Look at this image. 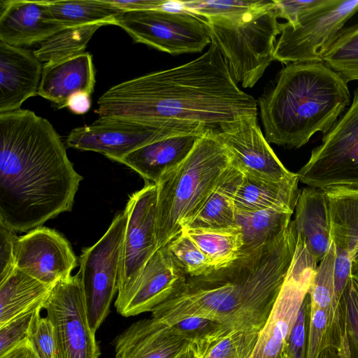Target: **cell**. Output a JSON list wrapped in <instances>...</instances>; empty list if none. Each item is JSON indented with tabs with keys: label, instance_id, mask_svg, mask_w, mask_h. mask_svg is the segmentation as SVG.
<instances>
[{
	"label": "cell",
	"instance_id": "6da1fadb",
	"mask_svg": "<svg viewBox=\"0 0 358 358\" xmlns=\"http://www.w3.org/2000/svg\"><path fill=\"white\" fill-rule=\"evenodd\" d=\"M97 106L94 113L99 117L183 127L213 137L257 112V101L239 88L212 40L194 60L113 86Z\"/></svg>",
	"mask_w": 358,
	"mask_h": 358
},
{
	"label": "cell",
	"instance_id": "7a4b0ae2",
	"mask_svg": "<svg viewBox=\"0 0 358 358\" xmlns=\"http://www.w3.org/2000/svg\"><path fill=\"white\" fill-rule=\"evenodd\" d=\"M83 178L46 119L27 109L0 113V221L17 232L70 212Z\"/></svg>",
	"mask_w": 358,
	"mask_h": 358
},
{
	"label": "cell",
	"instance_id": "3957f363",
	"mask_svg": "<svg viewBox=\"0 0 358 358\" xmlns=\"http://www.w3.org/2000/svg\"><path fill=\"white\" fill-rule=\"evenodd\" d=\"M297 239L292 220L274 239L242 252L227 266L188 277L182 289L157 306L151 317L169 326L203 317L230 329L259 332L287 275Z\"/></svg>",
	"mask_w": 358,
	"mask_h": 358
},
{
	"label": "cell",
	"instance_id": "277c9868",
	"mask_svg": "<svg viewBox=\"0 0 358 358\" xmlns=\"http://www.w3.org/2000/svg\"><path fill=\"white\" fill-rule=\"evenodd\" d=\"M348 83L322 62L287 64L257 101L266 141L299 148L326 134L350 103Z\"/></svg>",
	"mask_w": 358,
	"mask_h": 358
},
{
	"label": "cell",
	"instance_id": "5b68a950",
	"mask_svg": "<svg viewBox=\"0 0 358 358\" xmlns=\"http://www.w3.org/2000/svg\"><path fill=\"white\" fill-rule=\"evenodd\" d=\"M230 159L210 136H201L187 158L157 184V249L180 234L213 189Z\"/></svg>",
	"mask_w": 358,
	"mask_h": 358
},
{
	"label": "cell",
	"instance_id": "8992f818",
	"mask_svg": "<svg viewBox=\"0 0 358 358\" xmlns=\"http://www.w3.org/2000/svg\"><path fill=\"white\" fill-rule=\"evenodd\" d=\"M275 0L245 13L205 19L211 30V40L226 59L236 82L252 87L274 60L276 36L280 34Z\"/></svg>",
	"mask_w": 358,
	"mask_h": 358
},
{
	"label": "cell",
	"instance_id": "52a82bcc",
	"mask_svg": "<svg viewBox=\"0 0 358 358\" xmlns=\"http://www.w3.org/2000/svg\"><path fill=\"white\" fill-rule=\"evenodd\" d=\"M296 174L299 182L310 187L358 189V87L350 106L324 134Z\"/></svg>",
	"mask_w": 358,
	"mask_h": 358
},
{
	"label": "cell",
	"instance_id": "ba28073f",
	"mask_svg": "<svg viewBox=\"0 0 358 358\" xmlns=\"http://www.w3.org/2000/svg\"><path fill=\"white\" fill-rule=\"evenodd\" d=\"M135 43L172 55L201 52L211 42L208 22L184 11L165 9L123 11L115 24Z\"/></svg>",
	"mask_w": 358,
	"mask_h": 358
},
{
	"label": "cell",
	"instance_id": "9c48e42d",
	"mask_svg": "<svg viewBox=\"0 0 358 358\" xmlns=\"http://www.w3.org/2000/svg\"><path fill=\"white\" fill-rule=\"evenodd\" d=\"M127 214H117L103 236L85 248L79 257V275L85 300L88 320L96 333L110 313L117 292L121 248Z\"/></svg>",
	"mask_w": 358,
	"mask_h": 358
},
{
	"label": "cell",
	"instance_id": "30bf717a",
	"mask_svg": "<svg viewBox=\"0 0 358 358\" xmlns=\"http://www.w3.org/2000/svg\"><path fill=\"white\" fill-rule=\"evenodd\" d=\"M357 12L358 0H329L294 25L281 23L274 60L286 65L322 62L346 22Z\"/></svg>",
	"mask_w": 358,
	"mask_h": 358
},
{
	"label": "cell",
	"instance_id": "8fae6325",
	"mask_svg": "<svg viewBox=\"0 0 358 358\" xmlns=\"http://www.w3.org/2000/svg\"><path fill=\"white\" fill-rule=\"evenodd\" d=\"M43 309L53 327L55 358H99L100 350L88 320L78 273L51 287Z\"/></svg>",
	"mask_w": 358,
	"mask_h": 358
},
{
	"label": "cell",
	"instance_id": "7c38bea8",
	"mask_svg": "<svg viewBox=\"0 0 358 358\" xmlns=\"http://www.w3.org/2000/svg\"><path fill=\"white\" fill-rule=\"evenodd\" d=\"M317 264L305 239L298 234L292 262L268 319L259 333L251 358H280L308 294Z\"/></svg>",
	"mask_w": 358,
	"mask_h": 358
},
{
	"label": "cell",
	"instance_id": "4fadbf2b",
	"mask_svg": "<svg viewBox=\"0 0 358 358\" xmlns=\"http://www.w3.org/2000/svg\"><path fill=\"white\" fill-rule=\"evenodd\" d=\"M182 134L202 136L183 127L117 117H99L90 125L72 129L66 143L69 148L99 152L120 162L124 157L145 145Z\"/></svg>",
	"mask_w": 358,
	"mask_h": 358
},
{
	"label": "cell",
	"instance_id": "5bb4252c",
	"mask_svg": "<svg viewBox=\"0 0 358 358\" xmlns=\"http://www.w3.org/2000/svg\"><path fill=\"white\" fill-rule=\"evenodd\" d=\"M157 185L145 182L130 195L124 210L127 222L121 248L117 296L134 283L158 250L156 241Z\"/></svg>",
	"mask_w": 358,
	"mask_h": 358
},
{
	"label": "cell",
	"instance_id": "9a60e30c",
	"mask_svg": "<svg viewBox=\"0 0 358 358\" xmlns=\"http://www.w3.org/2000/svg\"><path fill=\"white\" fill-rule=\"evenodd\" d=\"M187 278L167 247L161 248L150 257L131 287L117 296L116 310L124 317L152 312L179 293Z\"/></svg>",
	"mask_w": 358,
	"mask_h": 358
},
{
	"label": "cell",
	"instance_id": "2e32d148",
	"mask_svg": "<svg viewBox=\"0 0 358 358\" xmlns=\"http://www.w3.org/2000/svg\"><path fill=\"white\" fill-rule=\"evenodd\" d=\"M15 259L17 268L48 286L71 275L78 265L69 241L45 227L18 237Z\"/></svg>",
	"mask_w": 358,
	"mask_h": 358
},
{
	"label": "cell",
	"instance_id": "e0dca14e",
	"mask_svg": "<svg viewBox=\"0 0 358 358\" xmlns=\"http://www.w3.org/2000/svg\"><path fill=\"white\" fill-rule=\"evenodd\" d=\"M214 138L225 148L230 164L245 177L280 181L296 175L275 155L258 125L257 116L243 120L234 129Z\"/></svg>",
	"mask_w": 358,
	"mask_h": 358
},
{
	"label": "cell",
	"instance_id": "ac0fdd59",
	"mask_svg": "<svg viewBox=\"0 0 358 358\" xmlns=\"http://www.w3.org/2000/svg\"><path fill=\"white\" fill-rule=\"evenodd\" d=\"M324 190L328 200L331 240L335 248V299L341 308L358 243V189L331 187Z\"/></svg>",
	"mask_w": 358,
	"mask_h": 358
},
{
	"label": "cell",
	"instance_id": "d6986e66",
	"mask_svg": "<svg viewBox=\"0 0 358 358\" xmlns=\"http://www.w3.org/2000/svg\"><path fill=\"white\" fill-rule=\"evenodd\" d=\"M192 344L153 317L131 324L115 341V358H180Z\"/></svg>",
	"mask_w": 358,
	"mask_h": 358
},
{
	"label": "cell",
	"instance_id": "ffe728a7",
	"mask_svg": "<svg viewBox=\"0 0 358 358\" xmlns=\"http://www.w3.org/2000/svg\"><path fill=\"white\" fill-rule=\"evenodd\" d=\"M43 66L34 52L0 41V113L38 94Z\"/></svg>",
	"mask_w": 358,
	"mask_h": 358
},
{
	"label": "cell",
	"instance_id": "44dd1931",
	"mask_svg": "<svg viewBox=\"0 0 358 358\" xmlns=\"http://www.w3.org/2000/svg\"><path fill=\"white\" fill-rule=\"evenodd\" d=\"M65 29L51 19L45 0L0 2V41L16 47L29 46Z\"/></svg>",
	"mask_w": 358,
	"mask_h": 358
},
{
	"label": "cell",
	"instance_id": "7402d4cb",
	"mask_svg": "<svg viewBox=\"0 0 358 358\" xmlns=\"http://www.w3.org/2000/svg\"><path fill=\"white\" fill-rule=\"evenodd\" d=\"M96 70L89 52L43 66L38 95L50 101L57 108L66 107L69 99L83 92L92 95L96 83Z\"/></svg>",
	"mask_w": 358,
	"mask_h": 358
},
{
	"label": "cell",
	"instance_id": "603a6c76",
	"mask_svg": "<svg viewBox=\"0 0 358 358\" xmlns=\"http://www.w3.org/2000/svg\"><path fill=\"white\" fill-rule=\"evenodd\" d=\"M201 136L182 134L165 138L131 152L120 163L141 175L145 182L157 184L187 158Z\"/></svg>",
	"mask_w": 358,
	"mask_h": 358
},
{
	"label": "cell",
	"instance_id": "cb8c5ba5",
	"mask_svg": "<svg viewBox=\"0 0 358 358\" xmlns=\"http://www.w3.org/2000/svg\"><path fill=\"white\" fill-rule=\"evenodd\" d=\"M293 221L297 234L303 237L309 250L319 263L326 256L331 244L325 191L310 187L302 189Z\"/></svg>",
	"mask_w": 358,
	"mask_h": 358
},
{
	"label": "cell",
	"instance_id": "d4e9b609",
	"mask_svg": "<svg viewBox=\"0 0 358 358\" xmlns=\"http://www.w3.org/2000/svg\"><path fill=\"white\" fill-rule=\"evenodd\" d=\"M243 179V173L230 164L200 210L183 229H239L235 196Z\"/></svg>",
	"mask_w": 358,
	"mask_h": 358
},
{
	"label": "cell",
	"instance_id": "484cf974",
	"mask_svg": "<svg viewBox=\"0 0 358 358\" xmlns=\"http://www.w3.org/2000/svg\"><path fill=\"white\" fill-rule=\"evenodd\" d=\"M296 175L280 181L243 176L235 196L236 212L271 209L292 213L301 192Z\"/></svg>",
	"mask_w": 358,
	"mask_h": 358
},
{
	"label": "cell",
	"instance_id": "4316f807",
	"mask_svg": "<svg viewBox=\"0 0 358 358\" xmlns=\"http://www.w3.org/2000/svg\"><path fill=\"white\" fill-rule=\"evenodd\" d=\"M335 248L331 242L326 256L319 262L310 286L308 296L311 308L327 311L329 315V348L337 350L345 333V321L337 310L334 290Z\"/></svg>",
	"mask_w": 358,
	"mask_h": 358
},
{
	"label": "cell",
	"instance_id": "83f0119b",
	"mask_svg": "<svg viewBox=\"0 0 358 358\" xmlns=\"http://www.w3.org/2000/svg\"><path fill=\"white\" fill-rule=\"evenodd\" d=\"M52 286L15 268L0 282V327L41 304Z\"/></svg>",
	"mask_w": 358,
	"mask_h": 358
},
{
	"label": "cell",
	"instance_id": "f1b7e54d",
	"mask_svg": "<svg viewBox=\"0 0 358 358\" xmlns=\"http://www.w3.org/2000/svg\"><path fill=\"white\" fill-rule=\"evenodd\" d=\"M45 3L51 19L65 28L115 24L117 17L124 11L108 0H45Z\"/></svg>",
	"mask_w": 358,
	"mask_h": 358
},
{
	"label": "cell",
	"instance_id": "f546056e",
	"mask_svg": "<svg viewBox=\"0 0 358 358\" xmlns=\"http://www.w3.org/2000/svg\"><path fill=\"white\" fill-rule=\"evenodd\" d=\"M259 333L224 326L194 343L192 350L195 358H251Z\"/></svg>",
	"mask_w": 358,
	"mask_h": 358
},
{
	"label": "cell",
	"instance_id": "4dcf8cb0",
	"mask_svg": "<svg viewBox=\"0 0 358 358\" xmlns=\"http://www.w3.org/2000/svg\"><path fill=\"white\" fill-rule=\"evenodd\" d=\"M292 215L271 209L236 212V222L243 240L241 253L253 250L280 235L291 222Z\"/></svg>",
	"mask_w": 358,
	"mask_h": 358
},
{
	"label": "cell",
	"instance_id": "1f68e13d",
	"mask_svg": "<svg viewBox=\"0 0 358 358\" xmlns=\"http://www.w3.org/2000/svg\"><path fill=\"white\" fill-rule=\"evenodd\" d=\"M210 260L214 269L231 264L241 254L243 235L239 229H183Z\"/></svg>",
	"mask_w": 358,
	"mask_h": 358
},
{
	"label": "cell",
	"instance_id": "d6a6232c",
	"mask_svg": "<svg viewBox=\"0 0 358 358\" xmlns=\"http://www.w3.org/2000/svg\"><path fill=\"white\" fill-rule=\"evenodd\" d=\"M102 24H94L63 29L41 43L34 51L41 62L52 63L85 52L90 40Z\"/></svg>",
	"mask_w": 358,
	"mask_h": 358
},
{
	"label": "cell",
	"instance_id": "836d02e7",
	"mask_svg": "<svg viewBox=\"0 0 358 358\" xmlns=\"http://www.w3.org/2000/svg\"><path fill=\"white\" fill-rule=\"evenodd\" d=\"M322 62L348 83L358 80V22L342 30Z\"/></svg>",
	"mask_w": 358,
	"mask_h": 358
},
{
	"label": "cell",
	"instance_id": "e575fe53",
	"mask_svg": "<svg viewBox=\"0 0 358 358\" xmlns=\"http://www.w3.org/2000/svg\"><path fill=\"white\" fill-rule=\"evenodd\" d=\"M166 247L174 261L188 277L205 275L214 269L209 258L183 231Z\"/></svg>",
	"mask_w": 358,
	"mask_h": 358
},
{
	"label": "cell",
	"instance_id": "d590c367",
	"mask_svg": "<svg viewBox=\"0 0 358 358\" xmlns=\"http://www.w3.org/2000/svg\"><path fill=\"white\" fill-rule=\"evenodd\" d=\"M265 0L178 1L181 11L206 19L210 17H231L245 13L264 3Z\"/></svg>",
	"mask_w": 358,
	"mask_h": 358
},
{
	"label": "cell",
	"instance_id": "8d00e7d4",
	"mask_svg": "<svg viewBox=\"0 0 358 358\" xmlns=\"http://www.w3.org/2000/svg\"><path fill=\"white\" fill-rule=\"evenodd\" d=\"M345 334L350 358H358V282L350 278L344 293Z\"/></svg>",
	"mask_w": 358,
	"mask_h": 358
},
{
	"label": "cell",
	"instance_id": "74e56055",
	"mask_svg": "<svg viewBox=\"0 0 358 358\" xmlns=\"http://www.w3.org/2000/svg\"><path fill=\"white\" fill-rule=\"evenodd\" d=\"M328 326L327 311L310 308L306 358H321L329 348Z\"/></svg>",
	"mask_w": 358,
	"mask_h": 358
},
{
	"label": "cell",
	"instance_id": "f35d334b",
	"mask_svg": "<svg viewBox=\"0 0 358 358\" xmlns=\"http://www.w3.org/2000/svg\"><path fill=\"white\" fill-rule=\"evenodd\" d=\"M42 306L33 318L27 339L40 358H55V341L52 325L49 319L41 315Z\"/></svg>",
	"mask_w": 358,
	"mask_h": 358
},
{
	"label": "cell",
	"instance_id": "ab89813d",
	"mask_svg": "<svg viewBox=\"0 0 358 358\" xmlns=\"http://www.w3.org/2000/svg\"><path fill=\"white\" fill-rule=\"evenodd\" d=\"M310 310V298L308 294L283 348L282 352L288 358H306Z\"/></svg>",
	"mask_w": 358,
	"mask_h": 358
},
{
	"label": "cell",
	"instance_id": "60d3db41",
	"mask_svg": "<svg viewBox=\"0 0 358 358\" xmlns=\"http://www.w3.org/2000/svg\"><path fill=\"white\" fill-rule=\"evenodd\" d=\"M42 303L31 308L0 327V356L27 338L34 315L42 306Z\"/></svg>",
	"mask_w": 358,
	"mask_h": 358
},
{
	"label": "cell",
	"instance_id": "b9f144b4",
	"mask_svg": "<svg viewBox=\"0 0 358 358\" xmlns=\"http://www.w3.org/2000/svg\"><path fill=\"white\" fill-rule=\"evenodd\" d=\"M171 327L178 334L193 345L224 326L210 319L192 317L180 320Z\"/></svg>",
	"mask_w": 358,
	"mask_h": 358
},
{
	"label": "cell",
	"instance_id": "7bdbcfd3",
	"mask_svg": "<svg viewBox=\"0 0 358 358\" xmlns=\"http://www.w3.org/2000/svg\"><path fill=\"white\" fill-rule=\"evenodd\" d=\"M329 0H275L278 17L283 18L287 22L294 25L303 16L321 8Z\"/></svg>",
	"mask_w": 358,
	"mask_h": 358
},
{
	"label": "cell",
	"instance_id": "ee69618b",
	"mask_svg": "<svg viewBox=\"0 0 358 358\" xmlns=\"http://www.w3.org/2000/svg\"><path fill=\"white\" fill-rule=\"evenodd\" d=\"M17 231L0 221V282L10 275L15 267Z\"/></svg>",
	"mask_w": 358,
	"mask_h": 358
},
{
	"label": "cell",
	"instance_id": "f6af8a7d",
	"mask_svg": "<svg viewBox=\"0 0 358 358\" xmlns=\"http://www.w3.org/2000/svg\"><path fill=\"white\" fill-rule=\"evenodd\" d=\"M108 1L113 6L124 11L162 9L167 2V1L164 0H108Z\"/></svg>",
	"mask_w": 358,
	"mask_h": 358
},
{
	"label": "cell",
	"instance_id": "bcb514c9",
	"mask_svg": "<svg viewBox=\"0 0 358 358\" xmlns=\"http://www.w3.org/2000/svg\"><path fill=\"white\" fill-rule=\"evenodd\" d=\"M91 104V94L80 92L75 93L69 99L66 107L75 114L83 115L90 110Z\"/></svg>",
	"mask_w": 358,
	"mask_h": 358
},
{
	"label": "cell",
	"instance_id": "7dc6e473",
	"mask_svg": "<svg viewBox=\"0 0 358 358\" xmlns=\"http://www.w3.org/2000/svg\"><path fill=\"white\" fill-rule=\"evenodd\" d=\"M0 358H40V357L27 338L1 355Z\"/></svg>",
	"mask_w": 358,
	"mask_h": 358
},
{
	"label": "cell",
	"instance_id": "c3c4849f",
	"mask_svg": "<svg viewBox=\"0 0 358 358\" xmlns=\"http://www.w3.org/2000/svg\"><path fill=\"white\" fill-rule=\"evenodd\" d=\"M351 277L358 282V243L352 254Z\"/></svg>",
	"mask_w": 358,
	"mask_h": 358
},
{
	"label": "cell",
	"instance_id": "681fc988",
	"mask_svg": "<svg viewBox=\"0 0 358 358\" xmlns=\"http://www.w3.org/2000/svg\"><path fill=\"white\" fill-rule=\"evenodd\" d=\"M337 353L340 358H350V353L348 350V346L347 343H343L339 350L337 351Z\"/></svg>",
	"mask_w": 358,
	"mask_h": 358
},
{
	"label": "cell",
	"instance_id": "f907efd6",
	"mask_svg": "<svg viewBox=\"0 0 358 358\" xmlns=\"http://www.w3.org/2000/svg\"><path fill=\"white\" fill-rule=\"evenodd\" d=\"M323 358H340L336 350L328 348L322 354Z\"/></svg>",
	"mask_w": 358,
	"mask_h": 358
},
{
	"label": "cell",
	"instance_id": "816d5d0a",
	"mask_svg": "<svg viewBox=\"0 0 358 358\" xmlns=\"http://www.w3.org/2000/svg\"><path fill=\"white\" fill-rule=\"evenodd\" d=\"M180 358H195L192 348L187 352H185Z\"/></svg>",
	"mask_w": 358,
	"mask_h": 358
},
{
	"label": "cell",
	"instance_id": "f5cc1de1",
	"mask_svg": "<svg viewBox=\"0 0 358 358\" xmlns=\"http://www.w3.org/2000/svg\"><path fill=\"white\" fill-rule=\"evenodd\" d=\"M280 358H288V357L286 355L285 353L282 352V355L280 356Z\"/></svg>",
	"mask_w": 358,
	"mask_h": 358
},
{
	"label": "cell",
	"instance_id": "db71d44e",
	"mask_svg": "<svg viewBox=\"0 0 358 358\" xmlns=\"http://www.w3.org/2000/svg\"><path fill=\"white\" fill-rule=\"evenodd\" d=\"M321 358H323V357H322V356H321Z\"/></svg>",
	"mask_w": 358,
	"mask_h": 358
}]
</instances>
